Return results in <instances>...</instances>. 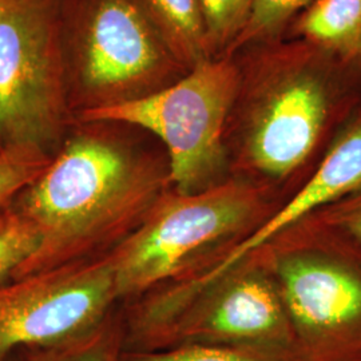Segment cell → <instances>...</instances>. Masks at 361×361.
Returning <instances> with one entry per match:
<instances>
[{
	"label": "cell",
	"mask_w": 361,
	"mask_h": 361,
	"mask_svg": "<svg viewBox=\"0 0 361 361\" xmlns=\"http://www.w3.org/2000/svg\"><path fill=\"white\" fill-rule=\"evenodd\" d=\"M50 166L15 207L38 229L37 252L13 280L90 256L143 219L157 200L159 170L109 122H73Z\"/></svg>",
	"instance_id": "obj_1"
},
{
	"label": "cell",
	"mask_w": 361,
	"mask_h": 361,
	"mask_svg": "<svg viewBox=\"0 0 361 361\" xmlns=\"http://www.w3.org/2000/svg\"><path fill=\"white\" fill-rule=\"evenodd\" d=\"M238 82L228 121L240 125L245 165L285 177L361 109V68L298 38L271 39L233 55Z\"/></svg>",
	"instance_id": "obj_2"
},
{
	"label": "cell",
	"mask_w": 361,
	"mask_h": 361,
	"mask_svg": "<svg viewBox=\"0 0 361 361\" xmlns=\"http://www.w3.org/2000/svg\"><path fill=\"white\" fill-rule=\"evenodd\" d=\"M61 13L73 116L141 99L190 71L138 0H62Z\"/></svg>",
	"instance_id": "obj_3"
},
{
	"label": "cell",
	"mask_w": 361,
	"mask_h": 361,
	"mask_svg": "<svg viewBox=\"0 0 361 361\" xmlns=\"http://www.w3.org/2000/svg\"><path fill=\"white\" fill-rule=\"evenodd\" d=\"M237 82L235 58H213L152 95L79 113L73 122H110L153 134L166 149L169 180L180 194H194L224 165Z\"/></svg>",
	"instance_id": "obj_4"
},
{
	"label": "cell",
	"mask_w": 361,
	"mask_h": 361,
	"mask_svg": "<svg viewBox=\"0 0 361 361\" xmlns=\"http://www.w3.org/2000/svg\"><path fill=\"white\" fill-rule=\"evenodd\" d=\"M62 0H0V138L51 153L73 114ZM52 154V153H51Z\"/></svg>",
	"instance_id": "obj_5"
},
{
	"label": "cell",
	"mask_w": 361,
	"mask_h": 361,
	"mask_svg": "<svg viewBox=\"0 0 361 361\" xmlns=\"http://www.w3.org/2000/svg\"><path fill=\"white\" fill-rule=\"evenodd\" d=\"M252 207V194L237 185L157 200L140 226L109 255L116 297L142 293L171 277L201 247L243 225Z\"/></svg>",
	"instance_id": "obj_6"
},
{
	"label": "cell",
	"mask_w": 361,
	"mask_h": 361,
	"mask_svg": "<svg viewBox=\"0 0 361 361\" xmlns=\"http://www.w3.org/2000/svg\"><path fill=\"white\" fill-rule=\"evenodd\" d=\"M118 298L110 256L32 273L0 285V360L87 335Z\"/></svg>",
	"instance_id": "obj_7"
},
{
	"label": "cell",
	"mask_w": 361,
	"mask_h": 361,
	"mask_svg": "<svg viewBox=\"0 0 361 361\" xmlns=\"http://www.w3.org/2000/svg\"><path fill=\"white\" fill-rule=\"evenodd\" d=\"M337 234L334 252L280 269L304 361H361V245Z\"/></svg>",
	"instance_id": "obj_8"
},
{
	"label": "cell",
	"mask_w": 361,
	"mask_h": 361,
	"mask_svg": "<svg viewBox=\"0 0 361 361\" xmlns=\"http://www.w3.org/2000/svg\"><path fill=\"white\" fill-rule=\"evenodd\" d=\"M361 190V109L340 130L323 159L302 189L257 231L229 250L209 271L176 290L162 293L135 310V320L143 332L164 335L176 323L183 301L232 271L246 256L271 241L310 213L335 205Z\"/></svg>",
	"instance_id": "obj_9"
},
{
	"label": "cell",
	"mask_w": 361,
	"mask_h": 361,
	"mask_svg": "<svg viewBox=\"0 0 361 361\" xmlns=\"http://www.w3.org/2000/svg\"><path fill=\"white\" fill-rule=\"evenodd\" d=\"M180 344L258 349L304 360L293 325L271 288L258 280L234 285L207 313L182 324L170 347Z\"/></svg>",
	"instance_id": "obj_10"
},
{
	"label": "cell",
	"mask_w": 361,
	"mask_h": 361,
	"mask_svg": "<svg viewBox=\"0 0 361 361\" xmlns=\"http://www.w3.org/2000/svg\"><path fill=\"white\" fill-rule=\"evenodd\" d=\"M361 68V0H314L285 34Z\"/></svg>",
	"instance_id": "obj_11"
},
{
	"label": "cell",
	"mask_w": 361,
	"mask_h": 361,
	"mask_svg": "<svg viewBox=\"0 0 361 361\" xmlns=\"http://www.w3.org/2000/svg\"><path fill=\"white\" fill-rule=\"evenodd\" d=\"M182 65L192 70L213 59L198 0H138Z\"/></svg>",
	"instance_id": "obj_12"
},
{
	"label": "cell",
	"mask_w": 361,
	"mask_h": 361,
	"mask_svg": "<svg viewBox=\"0 0 361 361\" xmlns=\"http://www.w3.org/2000/svg\"><path fill=\"white\" fill-rule=\"evenodd\" d=\"M51 153L30 145H6L0 149V214L50 166Z\"/></svg>",
	"instance_id": "obj_13"
},
{
	"label": "cell",
	"mask_w": 361,
	"mask_h": 361,
	"mask_svg": "<svg viewBox=\"0 0 361 361\" xmlns=\"http://www.w3.org/2000/svg\"><path fill=\"white\" fill-rule=\"evenodd\" d=\"M123 331L110 322L87 335L49 348L26 349L30 361H119Z\"/></svg>",
	"instance_id": "obj_14"
},
{
	"label": "cell",
	"mask_w": 361,
	"mask_h": 361,
	"mask_svg": "<svg viewBox=\"0 0 361 361\" xmlns=\"http://www.w3.org/2000/svg\"><path fill=\"white\" fill-rule=\"evenodd\" d=\"M314 0H255L249 20L228 54H234L252 44L281 38L300 13Z\"/></svg>",
	"instance_id": "obj_15"
},
{
	"label": "cell",
	"mask_w": 361,
	"mask_h": 361,
	"mask_svg": "<svg viewBox=\"0 0 361 361\" xmlns=\"http://www.w3.org/2000/svg\"><path fill=\"white\" fill-rule=\"evenodd\" d=\"M119 361H304L297 356L258 349L180 344L155 350H122Z\"/></svg>",
	"instance_id": "obj_16"
},
{
	"label": "cell",
	"mask_w": 361,
	"mask_h": 361,
	"mask_svg": "<svg viewBox=\"0 0 361 361\" xmlns=\"http://www.w3.org/2000/svg\"><path fill=\"white\" fill-rule=\"evenodd\" d=\"M255 0H198L213 58L228 55L249 20Z\"/></svg>",
	"instance_id": "obj_17"
},
{
	"label": "cell",
	"mask_w": 361,
	"mask_h": 361,
	"mask_svg": "<svg viewBox=\"0 0 361 361\" xmlns=\"http://www.w3.org/2000/svg\"><path fill=\"white\" fill-rule=\"evenodd\" d=\"M39 243L37 226L15 205L0 214V285L13 280Z\"/></svg>",
	"instance_id": "obj_18"
},
{
	"label": "cell",
	"mask_w": 361,
	"mask_h": 361,
	"mask_svg": "<svg viewBox=\"0 0 361 361\" xmlns=\"http://www.w3.org/2000/svg\"><path fill=\"white\" fill-rule=\"evenodd\" d=\"M326 224L361 245V190L328 207Z\"/></svg>",
	"instance_id": "obj_19"
},
{
	"label": "cell",
	"mask_w": 361,
	"mask_h": 361,
	"mask_svg": "<svg viewBox=\"0 0 361 361\" xmlns=\"http://www.w3.org/2000/svg\"><path fill=\"white\" fill-rule=\"evenodd\" d=\"M0 361H30L28 360V356H27L26 349L23 350H19V352H15L13 355H10L8 357L3 359Z\"/></svg>",
	"instance_id": "obj_20"
},
{
	"label": "cell",
	"mask_w": 361,
	"mask_h": 361,
	"mask_svg": "<svg viewBox=\"0 0 361 361\" xmlns=\"http://www.w3.org/2000/svg\"><path fill=\"white\" fill-rule=\"evenodd\" d=\"M3 147V142H1V138H0V149Z\"/></svg>",
	"instance_id": "obj_21"
}]
</instances>
